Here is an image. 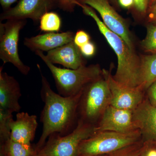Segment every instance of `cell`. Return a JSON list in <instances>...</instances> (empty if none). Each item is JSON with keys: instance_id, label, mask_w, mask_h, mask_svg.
<instances>
[{"instance_id": "1", "label": "cell", "mask_w": 156, "mask_h": 156, "mask_svg": "<svg viewBox=\"0 0 156 156\" xmlns=\"http://www.w3.org/2000/svg\"><path fill=\"white\" fill-rule=\"evenodd\" d=\"M37 66L41 76V97L45 104L41 114L43 131L36 147L37 153L44 146L51 134L58 133L64 136L76 128L78 105L83 90L68 97L57 94L52 90L47 78L43 75L41 66L39 65Z\"/></svg>"}, {"instance_id": "2", "label": "cell", "mask_w": 156, "mask_h": 156, "mask_svg": "<svg viewBox=\"0 0 156 156\" xmlns=\"http://www.w3.org/2000/svg\"><path fill=\"white\" fill-rule=\"evenodd\" d=\"M80 7L84 14L94 20L100 32L116 54L118 64L113 76L115 80L122 87L140 88V58L121 37L108 28L92 8L85 4H81Z\"/></svg>"}, {"instance_id": "3", "label": "cell", "mask_w": 156, "mask_h": 156, "mask_svg": "<svg viewBox=\"0 0 156 156\" xmlns=\"http://www.w3.org/2000/svg\"><path fill=\"white\" fill-rule=\"evenodd\" d=\"M49 69L59 94L68 97L77 94L88 84L102 76V70L98 65L81 66L77 69L61 68L54 65L43 52H35Z\"/></svg>"}, {"instance_id": "4", "label": "cell", "mask_w": 156, "mask_h": 156, "mask_svg": "<svg viewBox=\"0 0 156 156\" xmlns=\"http://www.w3.org/2000/svg\"><path fill=\"white\" fill-rule=\"evenodd\" d=\"M112 95L103 75L84 88L78 108L80 120L97 126L105 110L111 105Z\"/></svg>"}, {"instance_id": "5", "label": "cell", "mask_w": 156, "mask_h": 156, "mask_svg": "<svg viewBox=\"0 0 156 156\" xmlns=\"http://www.w3.org/2000/svg\"><path fill=\"white\" fill-rule=\"evenodd\" d=\"M141 139L139 130L130 133L99 131L81 142L78 150V156L108 154Z\"/></svg>"}, {"instance_id": "6", "label": "cell", "mask_w": 156, "mask_h": 156, "mask_svg": "<svg viewBox=\"0 0 156 156\" xmlns=\"http://www.w3.org/2000/svg\"><path fill=\"white\" fill-rule=\"evenodd\" d=\"M96 126L78 120L71 132L64 136L53 133L48 142L37 153V156H78L81 142L96 133Z\"/></svg>"}, {"instance_id": "7", "label": "cell", "mask_w": 156, "mask_h": 156, "mask_svg": "<svg viewBox=\"0 0 156 156\" xmlns=\"http://www.w3.org/2000/svg\"><path fill=\"white\" fill-rule=\"evenodd\" d=\"M26 20L11 19L0 24V58L4 63H11L24 75L28 74L29 66L21 61L18 53L20 32L26 25Z\"/></svg>"}, {"instance_id": "8", "label": "cell", "mask_w": 156, "mask_h": 156, "mask_svg": "<svg viewBox=\"0 0 156 156\" xmlns=\"http://www.w3.org/2000/svg\"><path fill=\"white\" fill-rule=\"evenodd\" d=\"M57 8L58 0H20L14 7L3 11L0 20L30 19L38 23L44 14Z\"/></svg>"}, {"instance_id": "9", "label": "cell", "mask_w": 156, "mask_h": 156, "mask_svg": "<svg viewBox=\"0 0 156 156\" xmlns=\"http://www.w3.org/2000/svg\"><path fill=\"white\" fill-rule=\"evenodd\" d=\"M95 9L100 14L105 25L121 37L131 50H134L131 33L125 20L117 13L109 0H77Z\"/></svg>"}, {"instance_id": "10", "label": "cell", "mask_w": 156, "mask_h": 156, "mask_svg": "<svg viewBox=\"0 0 156 156\" xmlns=\"http://www.w3.org/2000/svg\"><path fill=\"white\" fill-rule=\"evenodd\" d=\"M102 75L106 80L112 95V106L133 111L141 103L146 96V91L141 88L122 87L114 79L110 72L102 69Z\"/></svg>"}, {"instance_id": "11", "label": "cell", "mask_w": 156, "mask_h": 156, "mask_svg": "<svg viewBox=\"0 0 156 156\" xmlns=\"http://www.w3.org/2000/svg\"><path fill=\"white\" fill-rule=\"evenodd\" d=\"M138 130L133 120V111L111 105L105 110L96 127V132L112 131L130 133Z\"/></svg>"}, {"instance_id": "12", "label": "cell", "mask_w": 156, "mask_h": 156, "mask_svg": "<svg viewBox=\"0 0 156 156\" xmlns=\"http://www.w3.org/2000/svg\"><path fill=\"white\" fill-rule=\"evenodd\" d=\"M133 116L142 140L156 145V107L150 103L146 95L141 103L133 111Z\"/></svg>"}, {"instance_id": "13", "label": "cell", "mask_w": 156, "mask_h": 156, "mask_svg": "<svg viewBox=\"0 0 156 156\" xmlns=\"http://www.w3.org/2000/svg\"><path fill=\"white\" fill-rule=\"evenodd\" d=\"M21 96L20 86L17 80L0 69V109L12 113L19 112V100Z\"/></svg>"}, {"instance_id": "14", "label": "cell", "mask_w": 156, "mask_h": 156, "mask_svg": "<svg viewBox=\"0 0 156 156\" xmlns=\"http://www.w3.org/2000/svg\"><path fill=\"white\" fill-rule=\"evenodd\" d=\"M75 34L73 32L47 33L30 37H26L24 46L34 52L37 51L49 52L73 41Z\"/></svg>"}, {"instance_id": "15", "label": "cell", "mask_w": 156, "mask_h": 156, "mask_svg": "<svg viewBox=\"0 0 156 156\" xmlns=\"http://www.w3.org/2000/svg\"><path fill=\"white\" fill-rule=\"evenodd\" d=\"M46 56L53 64L61 65L70 69H77L86 65L80 50L73 41L50 50Z\"/></svg>"}, {"instance_id": "16", "label": "cell", "mask_w": 156, "mask_h": 156, "mask_svg": "<svg viewBox=\"0 0 156 156\" xmlns=\"http://www.w3.org/2000/svg\"><path fill=\"white\" fill-rule=\"evenodd\" d=\"M37 126L36 116L24 112H18L16 120L13 119L11 121L10 139L26 145H31Z\"/></svg>"}, {"instance_id": "17", "label": "cell", "mask_w": 156, "mask_h": 156, "mask_svg": "<svg viewBox=\"0 0 156 156\" xmlns=\"http://www.w3.org/2000/svg\"><path fill=\"white\" fill-rule=\"evenodd\" d=\"M156 80V53L145 55L140 58V84L141 89L146 92Z\"/></svg>"}, {"instance_id": "18", "label": "cell", "mask_w": 156, "mask_h": 156, "mask_svg": "<svg viewBox=\"0 0 156 156\" xmlns=\"http://www.w3.org/2000/svg\"><path fill=\"white\" fill-rule=\"evenodd\" d=\"M5 155L8 156H35L37 153L31 145H26L11 139L3 146Z\"/></svg>"}, {"instance_id": "19", "label": "cell", "mask_w": 156, "mask_h": 156, "mask_svg": "<svg viewBox=\"0 0 156 156\" xmlns=\"http://www.w3.org/2000/svg\"><path fill=\"white\" fill-rule=\"evenodd\" d=\"M39 28L46 32H57L61 28L62 20L57 13L49 11L44 14L40 20Z\"/></svg>"}, {"instance_id": "20", "label": "cell", "mask_w": 156, "mask_h": 156, "mask_svg": "<svg viewBox=\"0 0 156 156\" xmlns=\"http://www.w3.org/2000/svg\"><path fill=\"white\" fill-rule=\"evenodd\" d=\"M12 114L0 109V140L3 146L11 138V124L13 119Z\"/></svg>"}, {"instance_id": "21", "label": "cell", "mask_w": 156, "mask_h": 156, "mask_svg": "<svg viewBox=\"0 0 156 156\" xmlns=\"http://www.w3.org/2000/svg\"><path fill=\"white\" fill-rule=\"evenodd\" d=\"M146 142L142 139L108 154L109 156H139L145 148Z\"/></svg>"}, {"instance_id": "22", "label": "cell", "mask_w": 156, "mask_h": 156, "mask_svg": "<svg viewBox=\"0 0 156 156\" xmlns=\"http://www.w3.org/2000/svg\"><path fill=\"white\" fill-rule=\"evenodd\" d=\"M143 50L147 53H156V25L151 24L147 27V33L141 43Z\"/></svg>"}, {"instance_id": "23", "label": "cell", "mask_w": 156, "mask_h": 156, "mask_svg": "<svg viewBox=\"0 0 156 156\" xmlns=\"http://www.w3.org/2000/svg\"><path fill=\"white\" fill-rule=\"evenodd\" d=\"M90 37L89 34L85 31L80 30H78L75 34L73 42L78 48H80L90 42Z\"/></svg>"}, {"instance_id": "24", "label": "cell", "mask_w": 156, "mask_h": 156, "mask_svg": "<svg viewBox=\"0 0 156 156\" xmlns=\"http://www.w3.org/2000/svg\"><path fill=\"white\" fill-rule=\"evenodd\" d=\"M58 3L59 9L69 12H73L76 6L81 5L77 0H58Z\"/></svg>"}, {"instance_id": "25", "label": "cell", "mask_w": 156, "mask_h": 156, "mask_svg": "<svg viewBox=\"0 0 156 156\" xmlns=\"http://www.w3.org/2000/svg\"><path fill=\"white\" fill-rule=\"evenodd\" d=\"M146 92L150 103L156 107V80L150 86Z\"/></svg>"}, {"instance_id": "26", "label": "cell", "mask_w": 156, "mask_h": 156, "mask_svg": "<svg viewBox=\"0 0 156 156\" xmlns=\"http://www.w3.org/2000/svg\"><path fill=\"white\" fill-rule=\"evenodd\" d=\"M80 49L83 56L86 57H90L93 56L95 52V45L90 41Z\"/></svg>"}, {"instance_id": "27", "label": "cell", "mask_w": 156, "mask_h": 156, "mask_svg": "<svg viewBox=\"0 0 156 156\" xmlns=\"http://www.w3.org/2000/svg\"><path fill=\"white\" fill-rule=\"evenodd\" d=\"M134 5L138 12L145 14L148 8L149 0H134Z\"/></svg>"}, {"instance_id": "28", "label": "cell", "mask_w": 156, "mask_h": 156, "mask_svg": "<svg viewBox=\"0 0 156 156\" xmlns=\"http://www.w3.org/2000/svg\"><path fill=\"white\" fill-rule=\"evenodd\" d=\"M147 19L151 24L156 25V2L147 9Z\"/></svg>"}, {"instance_id": "29", "label": "cell", "mask_w": 156, "mask_h": 156, "mask_svg": "<svg viewBox=\"0 0 156 156\" xmlns=\"http://www.w3.org/2000/svg\"><path fill=\"white\" fill-rule=\"evenodd\" d=\"M18 0H0V4L3 11H5L11 8V6Z\"/></svg>"}, {"instance_id": "30", "label": "cell", "mask_w": 156, "mask_h": 156, "mask_svg": "<svg viewBox=\"0 0 156 156\" xmlns=\"http://www.w3.org/2000/svg\"><path fill=\"white\" fill-rule=\"evenodd\" d=\"M121 6L125 8H129L134 4V0H119Z\"/></svg>"}, {"instance_id": "31", "label": "cell", "mask_w": 156, "mask_h": 156, "mask_svg": "<svg viewBox=\"0 0 156 156\" xmlns=\"http://www.w3.org/2000/svg\"><path fill=\"white\" fill-rule=\"evenodd\" d=\"M109 1L112 5L115 6V8H118L119 7L118 0H109Z\"/></svg>"}, {"instance_id": "32", "label": "cell", "mask_w": 156, "mask_h": 156, "mask_svg": "<svg viewBox=\"0 0 156 156\" xmlns=\"http://www.w3.org/2000/svg\"><path fill=\"white\" fill-rule=\"evenodd\" d=\"M148 144V143L146 142V145L145 148L139 156H146V150L147 148Z\"/></svg>"}, {"instance_id": "33", "label": "cell", "mask_w": 156, "mask_h": 156, "mask_svg": "<svg viewBox=\"0 0 156 156\" xmlns=\"http://www.w3.org/2000/svg\"><path fill=\"white\" fill-rule=\"evenodd\" d=\"M156 0H149L148 7L153 5L154 3H155Z\"/></svg>"}, {"instance_id": "34", "label": "cell", "mask_w": 156, "mask_h": 156, "mask_svg": "<svg viewBox=\"0 0 156 156\" xmlns=\"http://www.w3.org/2000/svg\"><path fill=\"white\" fill-rule=\"evenodd\" d=\"M95 156H109L108 154H104V155H97Z\"/></svg>"}, {"instance_id": "35", "label": "cell", "mask_w": 156, "mask_h": 156, "mask_svg": "<svg viewBox=\"0 0 156 156\" xmlns=\"http://www.w3.org/2000/svg\"><path fill=\"white\" fill-rule=\"evenodd\" d=\"M5 156H8L6 155H5Z\"/></svg>"}, {"instance_id": "36", "label": "cell", "mask_w": 156, "mask_h": 156, "mask_svg": "<svg viewBox=\"0 0 156 156\" xmlns=\"http://www.w3.org/2000/svg\"><path fill=\"white\" fill-rule=\"evenodd\" d=\"M35 156H36V155H35Z\"/></svg>"}]
</instances>
